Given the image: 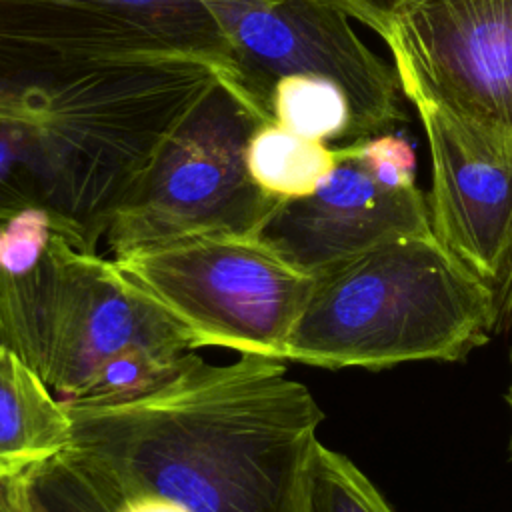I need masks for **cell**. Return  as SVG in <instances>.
Returning <instances> with one entry per match:
<instances>
[{
  "mask_svg": "<svg viewBox=\"0 0 512 512\" xmlns=\"http://www.w3.org/2000/svg\"><path fill=\"white\" fill-rule=\"evenodd\" d=\"M66 454L120 492L186 512H304L324 412L284 360L188 352L156 386L116 402H68Z\"/></svg>",
  "mask_w": 512,
  "mask_h": 512,
  "instance_id": "1",
  "label": "cell"
},
{
  "mask_svg": "<svg viewBox=\"0 0 512 512\" xmlns=\"http://www.w3.org/2000/svg\"><path fill=\"white\" fill-rule=\"evenodd\" d=\"M218 86L272 118L206 0H0V124L24 138L190 110Z\"/></svg>",
  "mask_w": 512,
  "mask_h": 512,
  "instance_id": "2",
  "label": "cell"
},
{
  "mask_svg": "<svg viewBox=\"0 0 512 512\" xmlns=\"http://www.w3.org/2000/svg\"><path fill=\"white\" fill-rule=\"evenodd\" d=\"M496 292L432 232L400 236L314 278L286 362L382 370L460 362L496 332Z\"/></svg>",
  "mask_w": 512,
  "mask_h": 512,
  "instance_id": "3",
  "label": "cell"
},
{
  "mask_svg": "<svg viewBox=\"0 0 512 512\" xmlns=\"http://www.w3.org/2000/svg\"><path fill=\"white\" fill-rule=\"evenodd\" d=\"M0 346L70 400L118 352L186 354L196 342L122 278L112 260L58 226L34 268L0 274Z\"/></svg>",
  "mask_w": 512,
  "mask_h": 512,
  "instance_id": "4",
  "label": "cell"
},
{
  "mask_svg": "<svg viewBox=\"0 0 512 512\" xmlns=\"http://www.w3.org/2000/svg\"><path fill=\"white\" fill-rule=\"evenodd\" d=\"M114 268L196 348L216 346L286 362L314 278L262 234H200L110 258Z\"/></svg>",
  "mask_w": 512,
  "mask_h": 512,
  "instance_id": "5",
  "label": "cell"
},
{
  "mask_svg": "<svg viewBox=\"0 0 512 512\" xmlns=\"http://www.w3.org/2000/svg\"><path fill=\"white\" fill-rule=\"evenodd\" d=\"M272 124L218 86L166 142L138 188L118 206L112 256L200 234H262L282 202L250 178V136Z\"/></svg>",
  "mask_w": 512,
  "mask_h": 512,
  "instance_id": "6",
  "label": "cell"
},
{
  "mask_svg": "<svg viewBox=\"0 0 512 512\" xmlns=\"http://www.w3.org/2000/svg\"><path fill=\"white\" fill-rule=\"evenodd\" d=\"M402 94L512 166V0H414L384 38Z\"/></svg>",
  "mask_w": 512,
  "mask_h": 512,
  "instance_id": "7",
  "label": "cell"
},
{
  "mask_svg": "<svg viewBox=\"0 0 512 512\" xmlns=\"http://www.w3.org/2000/svg\"><path fill=\"white\" fill-rule=\"evenodd\" d=\"M336 170L304 198L282 200L262 230L292 266L318 278L400 236L426 234L428 196L418 188H386L340 148Z\"/></svg>",
  "mask_w": 512,
  "mask_h": 512,
  "instance_id": "8",
  "label": "cell"
},
{
  "mask_svg": "<svg viewBox=\"0 0 512 512\" xmlns=\"http://www.w3.org/2000/svg\"><path fill=\"white\" fill-rule=\"evenodd\" d=\"M430 156V228L494 292L512 256V166L474 144L440 108L410 102Z\"/></svg>",
  "mask_w": 512,
  "mask_h": 512,
  "instance_id": "9",
  "label": "cell"
},
{
  "mask_svg": "<svg viewBox=\"0 0 512 512\" xmlns=\"http://www.w3.org/2000/svg\"><path fill=\"white\" fill-rule=\"evenodd\" d=\"M70 440L66 402L16 352L0 346V484L34 476Z\"/></svg>",
  "mask_w": 512,
  "mask_h": 512,
  "instance_id": "10",
  "label": "cell"
},
{
  "mask_svg": "<svg viewBox=\"0 0 512 512\" xmlns=\"http://www.w3.org/2000/svg\"><path fill=\"white\" fill-rule=\"evenodd\" d=\"M340 160V146L298 136L276 122L260 126L246 148L250 178L262 192L280 200L314 194Z\"/></svg>",
  "mask_w": 512,
  "mask_h": 512,
  "instance_id": "11",
  "label": "cell"
},
{
  "mask_svg": "<svg viewBox=\"0 0 512 512\" xmlns=\"http://www.w3.org/2000/svg\"><path fill=\"white\" fill-rule=\"evenodd\" d=\"M270 108L274 122L310 140H342L352 134V108L346 92L328 78L288 74L274 82Z\"/></svg>",
  "mask_w": 512,
  "mask_h": 512,
  "instance_id": "12",
  "label": "cell"
},
{
  "mask_svg": "<svg viewBox=\"0 0 512 512\" xmlns=\"http://www.w3.org/2000/svg\"><path fill=\"white\" fill-rule=\"evenodd\" d=\"M304 512H396L374 482L344 454L316 444Z\"/></svg>",
  "mask_w": 512,
  "mask_h": 512,
  "instance_id": "13",
  "label": "cell"
},
{
  "mask_svg": "<svg viewBox=\"0 0 512 512\" xmlns=\"http://www.w3.org/2000/svg\"><path fill=\"white\" fill-rule=\"evenodd\" d=\"M186 354H168L150 348H128L118 352L100 364L80 392L68 402L98 404L136 396L172 374Z\"/></svg>",
  "mask_w": 512,
  "mask_h": 512,
  "instance_id": "14",
  "label": "cell"
},
{
  "mask_svg": "<svg viewBox=\"0 0 512 512\" xmlns=\"http://www.w3.org/2000/svg\"><path fill=\"white\" fill-rule=\"evenodd\" d=\"M342 152L356 160L378 184L386 188H414L416 184V148L400 130L378 132L352 142H344Z\"/></svg>",
  "mask_w": 512,
  "mask_h": 512,
  "instance_id": "15",
  "label": "cell"
},
{
  "mask_svg": "<svg viewBox=\"0 0 512 512\" xmlns=\"http://www.w3.org/2000/svg\"><path fill=\"white\" fill-rule=\"evenodd\" d=\"M62 226L42 206L24 208L0 222V274H24L44 256L56 228Z\"/></svg>",
  "mask_w": 512,
  "mask_h": 512,
  "instance_id": "16",
  "label": "cell"
},
{
  "mask_svg": "<svg viewBox=\"0 0 512 512\" xmlns=\"http://www.w3.org/2000/svg\"><path fill=\"white\" fill-rule=\"evenodd\" d=\"M32 206L42 204L22 138L16 130L0 124V222Z\"/></svg>",
  "mask_w": 512,
  "mask_h": 512,
  "instance_id": "17",
  "label": "cell"
},
{
  "mask_svg": "<svg viewBox=\"0 0 512 512\" xmlns=\"http://www.w3.org/2000/svg\"><path fill=\"white\" fill-rule=\"evenodd\" d=\"M318 2L340 10L350 20L364 24L384 40L386 34L390 32L392 22L414 0H318Z\"/></svg>",
  "mask_w": 512,
  "mask_h": 512,
  "instance_id": "18",
  "label": "cell"
},
{
  "mask_svg": "<svg viewBox=\"0 0 512 512\" xmlns=\"http://www.w3.org/2000/svg\"><path fill=\"white\" fill-rule=\"evenodd\" d=\"M0 512H48L34 494L28 478L0 484Z\"/></svg>",
  "mask_w": 512,
  "mask_h": 512,
  "instance_id": "19",
  "label": "cell"
},
{
  "mask_svg": "<svg viewBox=\"0 0 512 512\" xmlns=\"http://www.w3.org/2000/svg\"><path fill=\"white\" fill-rule=\"evenodd\" d=\"M496 332L512 330V256L508 260V266L504 270V276L500 284L496 286Z\"/></svg>",
  "mask_w": 512,
  "mask_h": 512,
  "instance_id": "20",
  "label": "cell"
},
{
  "mask_svg": "<svg viewBox=\"0 0 512 512\" xmlns=\"http://www.w3.org/2000/svg\"><path fill=\"white\" fill-rule=\"evenodd\" d=\"M510 366H512V350H510ZM506 404H508L510 414H512V380H510V386L506 390ZM510 458H512V434H510Z\"/></svg>",
  "mask_w": 512,
  "mask_h": 512,
  "instance_id": "21",
  "label": "cell"
}]
</instances>
